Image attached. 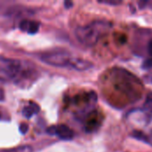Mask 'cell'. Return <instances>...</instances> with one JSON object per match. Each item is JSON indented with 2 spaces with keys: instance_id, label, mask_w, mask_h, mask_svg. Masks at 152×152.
Segmentation results:
<instances>
[{
  "instance_id": "cell-1",
  "label": "cell",
  "mask_w": 152,
  "mask_h": 152,
  "mask_svg": "<svg viewBox=\"0 0 152 152\" xmlns=\"http://www.w3.org/2000/svg\"><path fill=\"white\" fill-rule=\"evenodd\" d=\"M111 27L107 20H94L89 24L77 28L75 35L77 39L86 46H94Z\"/></svg>"
},
{
  "instance_id": "cell-13",
  "label": "cell",
  "mask_w": 152,
  "mask_h": 152,
  "mask_svg": "<svg viewBox=\"0 0 152 152\" xmlns=\"http://www.w3.org/2000/svg\"><path fill=\"white\" fill-rule=\"evenodd\" d=\"M4 99V92L2 89H0V100H3Z\"/></svg>"
},
{
  "instance_id": "cell-12",
  "label": "cell",
  "mask_w": 152,
  "mask_h": 152,
  "mask_svg": "<svg viewBox=\"0 0 152 152\" xmlns=\"http://www.w3.org/2000/svg\"><path fill=\"white\" fill-rule=\"evenodd\" d=\"M64 4H65V7H66V8H70V7L72 6L73 3H72V2H69V1H65V2H64Z\"/></svg>"
},
{
  "instance_id": "cell-10",
  "label": "cell",
  "mask_w": 152,
  "mask_h": 152,
  "mask_svg": "<svg viewBox=\"0 0 152 152\" xmlns=\"http://www.w3.org/2000/svg\"><path fill=\"white\" fill-rule=\"evenodd\" d=\"M99 3L103 4H110V5H118L122 4L121 1H113V0H110V1H99Z\"/></svg>"
},
{
  "instance_id": "cell-3",
  "label": "cell",
  "mask_w": 152,
  "mask_h": 152,
  "mask_svg": "<svg viewBox=\"0 0 152 152\" xmlns=\"http://www.w3.org/2000/svg\"><path fill=\"white\" fill-rule=\"evenodd\" d=\"M21 69L20 61L12 59H0V80L8 81L16 77Z\"/></svg>"
},
{
  "instance_id": "cell-8",
  "label": "cell",
  "mask_w": 152,
  "mask_h": 152,
  "mask_svg": "<svg viewBox=\"0 0 152 152\" xmlns=\"http://www.w3.org/2000/svg\"><path fill=\"white\" fill-rule=\"evenodd\" d=\"M19 130H20V134H27V132L28 131V124H26V123H21V124L20 125V126H19Z\"/></svg>"
},
{
  "instance_id": "cell-2",
  "label": "cell",
  "mask_w": 152,
  "mask_h": 152,
  "mask_svg": "<svg viewBox=\"0 0 152 152\" xmlns=\"http://www.w3.org/2000/svg\"><path fill=\"white\" fill-rule=\"evenodd\" d=\"M41 61L45 63L55 67H70L74 57L65 50H53L41 54Z\"/></svg>"
},
{
  "instance_id": "cell-4",
  "label": "cell",
  "mask_w": 152,
  "mask_h": 152,
  "mask_svg": "<svg viewBox=\"0 0 152 152\" xmlns=\"http://www.w3.org/2000/svg\"><path fill=\"white\" fill-rule=\"evenodd\" d=\"M47 133L51 135H57L60 139L69 141L74 138V132L66 125H58L50 126Z\"/></svg>"
},
{
  "instance_id": "cell-5",
  "label": "cell",
  "mask_w": 152,
  "mask_h": 152,
  "mask_svg": "<svg viewBox=\"0 0 152 152\" xmlns=\"http://www.w3.org/2000/svg\"><path fill=\"white\" fill-rule=\"evenodd\" d=\"M20 29L21 31L27 32L28 34H36L40 27V23L37 21H34V20H24L22 21H20Z\"/></svg>"
},
{
  "instance_id": "cell-11",
  "label": "cell",
  "mask_w": 152,
  "mask_h": 152,
  "mask_svg": "<svg viewBox=\"0 0 152 152\" xmlns=\"http://www.w3.org/2000/svg\"><path fill=\"white\" fill-rule=\"evenodd\" d=\"M147 49H148V53L151 56L152 58V39L148 43V46H147Z\"/></svg>"
},
{
  "instance_id": "cell-9",
  "label": "cell",
  "mask_w": 152,
  "mask_h": 152,
  "mask_svg": "<svg viewBox=\"0 0 152 152\" xmlns=\"http://www.w3.org/2000/svg\"><path fill=\"white\" fill-rule=\"evenodd\" d=\"M142 68H143V69H151L152 58H150V59L146 60V61L142 63Z\"/></svg>"
},
{
  "instance_id": "cell-7",
  "label": "cell",
  "mask_w": 152,
  "mask_h": 152,
  "mask_svg": "<svg viewBox=\"0 0 152 152\" xmlns=\"http://www.w3.org/2000/svg\"><path fill=\"white\" fill-rule=\"evenodd\" d=\"M143 107H144V110L146 111H148L150 114L152 115V93H150L147 95L145 102L143 104Z\"/></svg>"
},
{
  "instance_id": "cell-6",
  "label": "cell",
  "mask_w": 152,
  "mask_h": 152,
  "mask_svg": "<svg viewBox=\"0 0 152 152\" xmlns=\"http://www.w3.org/2000/svg\"><path fill=\"white\" fill-rule=\"evenodd\" d=\"M39 110H40L39 106H38L37 103L30 102L28 103V105L27 107H25V108L22 110V114H23V116H24L25 118H31L34 114L38 113Z\"/></svg>"
}]
</instances>
